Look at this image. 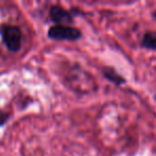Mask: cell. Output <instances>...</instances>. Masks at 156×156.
Returning a JSON list of instances; mask_svg holds the SVG:
<instances>
[{
    "label": "cell",
    "instance_id": "cell-1",
    "mask_svg": "<svg viewBox=\"0 0 156 156\" xmlns=\"http://www.w3.org/2000/svg\"><path fill=\"white\" fill-rule=\"evenodd\" d=\"M0 35L10 51H20L23 42V33L20 27L11 24L0 25Z\"/></svg>",
    "mask_w": 156,
    "mask_h": 156
},
{
    "label": "cell",
    "instance_id": "cell-2",
    "mask_svg": "<svg viewBox=\"0 0 156 156\" xmlns=\"http://www.w3.org/2000/svg\"><path fill=\"white\" fill-rule=\"evenodd\" d=\"M47 35L55 41H77L81 37V31L69 25H55L48 29Z\"/></svg>",
    "mask_w": 156,
    "mask_h": 156
},
{
    "label": "cell",
    "instance_id": "cell-3",
    "mask_svg": "<svg viewBox=\"0 0 156 156\" xmlns=\"http://www.w3.org/2000/svg\"><path fill=\"white\" fill-rule=\"evenodd\" d=\"M48 14H49L50 20L56 25H66L73 23L74 16L72 15V12L66 11L61 5H52L49 9Z\"/></svg>",
    "mask_w": 156,
    "mask_h": 156
},
{
    "label": "cell",
    "instance_id": "cell-4",
    "mask_svg": "<svg viewBox=\"0 0 156 156\" xmlns=\"http://www.w3.org/2000/svg\"><path fill=\"white\" fill-rule=\"evenodd\" d=\"M102 74L107 80H109L110 83H115V86H121L123 83H125V78L122 75H120L113 67L111 66H104L102 69Z\"/></svg>",
    "mask_w": 156,
    "mask_h": 156
},
{
    "label": "cell",
    "instance_id": "cell-5",
    "mask_svg": "<svg viewBox=\"0 0 156 156\" xmlns=\"http://www.w3.org/2000/svg\"><path fill=\"white\" fill-rule=\"evenodd\" d=\"M141 47L145 49L155 50L156 51V33L155 32H145L143 34L140 42Z\"/></svg>",
    "mask_w": 156,
    "mask_h": 156
},
{
    "label": "cell",
    "instance_id": "cell-6",
    "mask_svg": "<svg viewBox=\"0 0 156 156\" xmlns=\"http://www.w3.org/2000/svg\"><path fill=\"white\" fill-rule=\"evenodd\" d=\"M9 118H10L9 113H7L3 110H0V127L3 126L8 121H9Z\"/></svg>",
    "mask_w": 156,
    "mask_h": 156
},
{
    "label": "cell",
    "instance_id": "cell-7",
    "mask_svg": "<svg viewBox=\"0 0 156 156\" xmlns=\"http://www.w3.org/2000/svg\"><path fill=\"white\" fill-rule=\"evenodd\" d=\"M153 17H154V20H156V11H155V12H154V13H153Z\"/></svg>",
    "mask_w": 156,
    "mask_h": 156
}]
</instances>
